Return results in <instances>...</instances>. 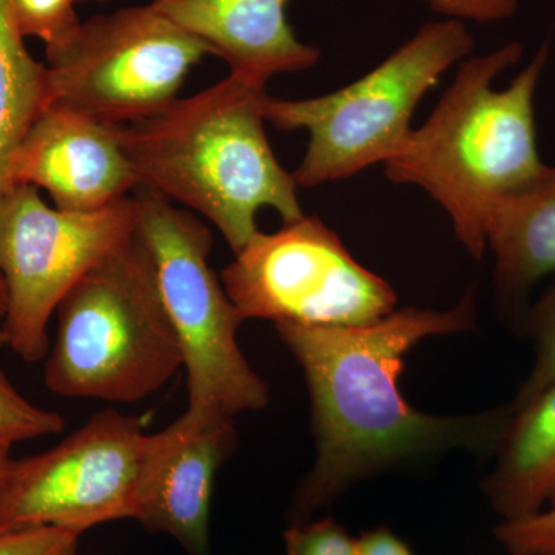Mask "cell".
I'll list each match as a JSON object with an SVG mask.
<instances>
[{
  "mask_svg": "<svg viewBox=\"0 0 555 555\" xmlns=\"http://www.w3.org/2000/svg\"><path fill=\"white\" fill-rule=\"evenodd\" d=\"M477 323L476 292L447 310L396 309L353 327L275 324L301 367L310 401L315 462L288 506L309 520L352 486L451 451L494 452L507 408L466 415L420 411L401 392L406 358L427 338L466 334Z\"/></svg>",
  "mask_w": 555,
  "mask_h": 555,
  "instance_id": "cell-1",
  "label": "cell"
},
{
  "mask_svg": "<svg viewBox=\"0 0 555 555\" xmlns=\"http://www.w3.org/2000/svg\"><path fill=\"white\" fill-rule=\"evenodd\" d=\"M550 54V43H542L505 90H495L494 82L520 62V42L466 57L429 118L385 164L390 181L423 189L443 207L474 259L488 248L496 206L545 170L534 102Z\"/></svg>",
  "mask_w": 555,
  "mask_h": 555,
  "instance_id": "cell-2",
  "label": "cell"
},
{
  "mask_svg": "<svg viewBox=\"0 0 555 555\" xmlns=\"http://www.w3.org/2000/svg\"><path fill=\"white\" fill-rule=\"evenodd\" d=\"M266 86L229 73L210 89L177 100L152 118L122 126L139 188L196 211L238 254L273 208L284 224L305 217L294 173L264 129Z\"/></svg>",
  "mask_w": 555,
  "mask_h": 555,
  "instance_id": "cell-3",
  "label": "cell"
},
{
  "mask_svg": "<svg viewBox=\"0 0 555 555\" xmlns=\"http://www.w3.org/2000/svg\"><path fill=\"white\" fill-rule=\"evenodd\" d=\"M46 386L57 397L138 403L182 369L147 248L133 232L57 306Z\"/></svg>",
  "mask_w": 555,
  "mask_h": 555,
  "instance_id": "cell-4",
  "label": "cell"
},
{
  "mask_svg": "<svg viewBox=\"0 0 555 555\" xmlns=\"http://www.w3.org/2000/svg\"><path fill=\"white\" fill-rule=\"evenodd\" d=\"M462 22H426L377 67L323 96L262 102L266 122L306 130L308 150L294 173L298 188L352 178L396 158L406 145L416 105L449 68L473 54Z\"/></svg>",
  "mask_w": 555,
  "mask_h": 555,
  "instance_id": "cell-5",
  "label": "cell"
},
{
  "mask_svg": "<svg viewBox=\"0 0 555 555\" xmlns=\"http://www.w3.org/2000/svg\"><path fill=\"white\" fill-rule=\"evenodd\" d=\"M134 232L147 248L188 372L196 415L236 418L268 408L269 387L241 350L238 310L210 268V230L190 210L145 188L133 192Z\"/></svg>",
  "mask_w": 555,
  "mask_h": 555,
  "instance_id": "cell-6",
  "label": "cell"
},
{
  "mask_svg": "<svg viewBox=\"0 0 555 555\" xmlns=\"http://www.w3.org/2000/svg\"><path fill=\"white\" fill-rule=\"evenodd\" d=\"M46 54V108L129 126L179 100L190 69L210 51L149 3L90 17Z\"/></svg>",
  "mask_w": 555,
  "mask_h": 555,
  "instance_id": "cell-7",
  "label": "cell"
},
{
  "mask_svg": "<svg viewBox=\"0 0 555 555\" xmlns=\"http://www.w3.org/2000/svg\"><path fill=\"white\" fill-rule=\"evenodd\" d=\"M133 195L96 211L47 206L39 189L14 185L0 208L5 346L27 363L49 356V323L65 295L131 238Z\"/></svg>",
  "mask_w": 555,
  "mask_h": 555,
  "instance_id": "cell-8",
  "label": "cell"
},
{
  "mask_svg": "<svg viewBox=\"0 0 555 555\" xmlns=\"http://www.w3.org/2000/svg\"><path fill=\"white\" fill-rule=\"evenodd\" d=\"M221 281L243 321L353 327L397 309V292L385 278L361 266L320 218L306 215L278 232H258Z\"/></svg>",
  "mask_w": 555,
  "mask_h": 555,
  "instance_id": "cell-9",
  "label": "cell"
},
{
  "mask_svg": "<svg viewBox=\"0 0 555 555\" xmlns=\"http://www.w3.org/2000/svg\"><path fill=\"white\" fill-rule=\"evenodd\" d=\"M145 436L137 416L107 409L57 447L11 460L0 483V532L51 526L80 535L134 520Z\"/></svg>",
  "mask_w": 555,
  "mask_h": 555,
  "instance_id": "cell-10",
  "label": "cell"
},
{
  "mask_svg": "<svg viewBox=\"0 0 555 555\" xmlns=\"http://www.w3.org/2000/svg\"><path fill=\"white\" fill-rule=\"evenodd\" d=\"M236 436L235 418L189 411L166 429L147 434L134 520L177 540L189 555H210L215 481Z\"/></svg>",
  "mask_w": 555,
  "mask_h": 555,
  "instance_id": "cell-11",
  "label": "cell"
},
{
  "mask_svg": "<svg viewBox=\"0 0 555 555\" xmlns=\"http://www.w3.org/2000/svg\"><path fill=\"white\" fill-rule=\"evenodd\" d=\"M120 129L68 109L43 108L17 150L13 184L46 190L65 211H96L127 198L139 181Z\"/></svg>",
  "mask_w": 555,
  "mask_h": 555,
  "instance_id": "cell-12",
  "label": "cell"
},
{
  "mask_svg": "<svg viewBox=\"0 0 555 555\" xmlns=\"http://www.w3.org/2000/svg\"><path fill=\"white\" fill-rule=\"evenodd\" d=\"M291 0H152V5L221 57L230 73L266 83L315 67L321 53L301 42L287 17Z\"/></svg>",
  "mask_w": 555,
  "mask_h": 555,
  "instance_id": "cell-13",
  "label": "cell"
},
{
  "mask_svg": "<svg viewBox=\"0 0 555 555\" xmlns=\"http://www.w3.org/2000/svg\"><path fill=\"white\" fill-rule=\"evenodd\" d=\"M507 412L494 469L483 483L502 521L534 516L555 500V383Z\"/></svg>",
  "mask_w": 555,
  "mask_h": 555,
  "instance_id": "cell-14",
  "label": "cell"
},
{
  "mask_svg": "<svg viewBox=\"0 0 555 555\" xmlns=\"http://www.w3.org/2000/svg\"><path fill=\"white\" fill-rule=\"evenodd\" d=\"M494 280L506 305H520L543 278L555 273V167L496 206L488 224Z\"/></svg>",
  "mask_w": 555,
  "mask_h": 555,
  "instance_id": "cell-15",
  "label": "cell"
},
{
  "mask_svg": "<svg viewBox=\"0 0 555 555\" xmlns=\"http://www.w3.org/2000/svg\"><path fill=\"white\" fill-rule=\"evenodd\" d=\"M47 65L31 56L14 20L13 0H0V208L13 190V163L25 134L46 108ZM0 275V318L5 315Z\"/></svg>",
  "mask_w": 555,
  "mask_h": 555,
  "instance_id": "cell-16",
  "label": "cell"
},
{
  "mask_svg": "<svg viewBox=\"0 0 555 555\" xmlns=\"http://www.w3.org/2000/svg\"><path fill=\"white\" fill-rule=\"evenodd\" d=\"M528 332L534 343V363L509 409L525 406L555 383V284L539 299L528 317Z\"/></svg>",
  "mask_w": 555,
  "mask_h": 555,
  "instance_id": "cell-17",
  "label": "cell"
},
{
  "mask_svg": "<svg viewBox=\"0 0 555 555\" xmlns=\"http://www.w3.org/2000/svg\"><path fill=\"white\" fill-rule=\"evenodd\" d=\"M64 416L30 403L0 366V441L17 443L54 436L64 429Z\"/></svg>",
  "mask_w": 555,
  "mask_h": 555,
  "instance_id": "cell-18",
  "label": "cell"
},
{
  "mask_svg": "<svg viewBox=\"0 0 555 555\" xmlns=\"http://www.w3.org/2000/svg\"><path fill=\"white\" fill-rule=\"evenodd\" d=\"M76 0H13L14 20L24 38H38L46 50L57 49L82 24Z\"/></svg>",
  "mask_w": 555,
  "mask_h": 555,
  "instance_id": "cell-19",
  "label": "cell"
},
{
  "mask_svg": "<svg viewBox=\"0 0 555 555\" xmlns=\"http://www.w3.org/2000/svg\"><path fill=\"white\" fill-rule=\"evenodd\" d=\"M287 555H357V539L334 518L294 521L284 531Z\"/></svg>",
  "mask_w": 555,
  "mask_h": 555,
  "instance_id": "cell-20",
  "label": "cell"
},
{
  "mask_svg": "<svg viewBox=\"0 0 555 555\" xmlns=\"http://www.w3.org/2000/svg\"><path fill=\"white\" fill-rule=\"evenodd\" d=\"M494 537L509 555H555V500L534 516L500 521Z\"/></svg>",
  "mask_w": 555,
  "mask_h": 555,
  "instance_id": "cell-21",
  "label": "cell"
},
{
  "mask_svg": "<svg viewBox=\"0 0 555 555\" xmlns=\"http://www.w3.org/2000/svg\"><path fill=\"white\" fill-rule=\"evenodd\" d=\"M79 537L51 526L0 532V555H79Z\"/></svg>",
  "mask_w": 555,
  "mask_h": 555,
  "instance_id": "cell-22",
  "label": "cell"
},
{
  "mask_svg": "<svg viewBox=\"0 0 555 555\" xmlns=\"http://www.w3.org/2000/svg\"><path fill=\"white\" fill-rule=\"evenodd\" d=\"M441 20L462 24H499L517 13L520 0H420Z\"/></svg>",
  "mask_w": 555,
  "mask_h": 555,
  "instance_id": "cell-23",
  "label": "cell"
},
{
  "mask_svg": "<svg viewBox=\"0 0 555 555\" xmlns=\"http://www.w3.org/2000/svg\"><path fill=\"white\" fill-rule=\"evenodd\" d=\"M357 555H416L409 543L404 542L387 526L367 529L357 537Z\"/></svg>",
  "mask_w": 555,
  "mask_h": 555,
  "instance_id": "cell-24",
  "label": "cell"
},
{
  "mask_svg": "<svg viewBox=\"0 0 555 555\" xmlns=\"http://www.w3.org/2000/svg\"><path fill=\"white\" fill-rule=\"evenodd\" d=\"M11 449H13V443L0 441V483H2V478L5 476L7 469H9L11 460H13Z\"/></svg>",
  "mask_w": 555,
  "mask_h": 555,
  "instance_id": "cell-25",
  "label": "cell"
},
{
  "mask_svg": "<svg viewBox=\"0 0 555 555\" xmlns=\"http://www.w3.org/2000/svg\"><path fill=\"white\" fill-rule=\"evenodd\" d=\"M5 346V337H3L2 324H0V347Z\"/></svg>",
  "mask_w": 555,
  "mask_h": 555,
  "instance_id": "cell-26",
  "label": "cell"
},
{
  "mask_svg": "<svg viewBox=\"0 0 555 555\" xmlns=\"http://www.w3.org/2000/svg\"><path fill=\"white\" fill-rule=\"evenodd\" d=\"M76 2H83V0H76ZM101 2H105V0H101Z\"/></svg>",
  "mask_w": 555,
  "mask_h": 555,
  "instance_id": "cell-27",
  "label": "cell"
}]
</instances>
